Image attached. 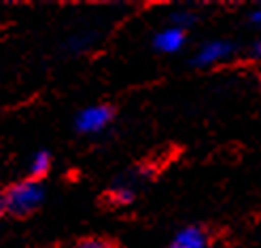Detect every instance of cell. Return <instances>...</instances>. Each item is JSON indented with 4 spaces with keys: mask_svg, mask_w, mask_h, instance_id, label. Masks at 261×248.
Here are the masks:
<instances>
[{
    "mask_svg": "<svg viewBox=\"0 0 261 248\" xmlns=\"http://www.w3.org/2000/svg\"><path fill=\"white\" fill-rule=\"evenodd\" d=\"M43 202H45V187L41 185V180L34 178L19 180L5 191V208L9 214L15 216L32 214L34 210L41 208Z\"/></svg>",
    "mask_w": 261,
    "mask_h": 248,
    "instance_id": "obj_1",
    "label": "cell"
},
{
    "mask_svg": "<svg viewBox=\"0 0 261 248\" xmlns=\"http://www.w3.org/2000/svg\"><path fill=\"white\" fill-rule=\"evenodd\" d=\"M115 119V111L109 104H94V106H87L83 111L76 113L74 117V129L79 134L85 136H94L104 132Z\"/></svg>",
    "mask_w": 261,
    "mask_h": 248,
    "instance_id": "obj_2",
    "label": "cell"
},
{
    "mask_svg": "<svg viewBox=\"0 0 261 248\" xmlns=\"http://www.w3.org/2000/svg\"><path fill=\"white\" fill-rule=\"evenodd\" d=\"M233 53H236V45L231 41H211V43H204L195 56L191 58V64L195 68H211L215 64H221L229 60Z\"/></svg>",
    "mask_w": 261,
    "mask_h": 248,
    "instance_id": "obj_3",
    "label": "cell"
},
{
    "mask_svg": "<svg viewBox=\"0 0 261 248\" xmlns=\"http://www.w3.org/2000/svg\"><path fill=\"white\" fill-rule=\"evenodd\" d=\"M187 43V34L185 30L176 28V25H166L158 34L153 36V49L160 53H178Z\"/></svg>",
    "mask_w": 261,
    "mask_h": 248,
    "instance_id": "obj_4",
    "label": "cell"
},
{
    "mask_svg": "<svg viewBox=\"0 0 261 248\" xmlns=\"http://www.w3.org/2000/svg\"><path fill=\"white\" fill-rule=\"evenodd\" d=\"M168 248H208V236L206 231L198 225H189L176 231L174 240Z\"/></svg>",
    "mask_w": 261,
    "mask_h": 248,
    "instance_id": "obj_5",
    "label": "cell"
},
{
    "mask_svg": "<svg viewBox=\"0 0 261 248\" xmlns=\"http://www.w3.org/2000/svg\"><path fill=\"white\" fill-rule=\"evenodd\" d=\"M136 182L132 178H123V180H117L115 187L111 189V200L119 206H129L136 200Z\"/></svg>",
    "mask_w": 261,
    "mask_h": 248,
    "instance_id": "obj_6",
    "label": "cell"
},
{
    "mask_svg": "<svg viewBox=\"0 0 261 248\" xmlns=\"http://www.w3.org/2000/svg\"><path fill=\"white\" fill-rule=\"evenodd\" d=\"M51 170V155L47 151H36L30 161H28V172H30V178L34 180H41L47 172Z\"/></svg>",
    "mask_w": 261,
    "mask_h": 248,
    "instance_id": "obj_7",
    "label": "cell"
},
{
    "mask_svg": "<svg viewBox=\"0 0 261 248\" xmlns=\"http://www.w3.org/2000/svg\"><path fill=\"white\" fill-rule=\"evenodd\" d=\"M87 45H89V36H72L66 47H70V51H83Z\"/></svg>",
    "mask_w": 261,
    "mask_h": 248,
    "instance_id": "obj_8",
    "label": "cell"
},
{
    "mask_svg": "<svg viewBox=\"0 0 261 248\" xmlns=\"http://www.w3.org/2000/svg\"><path fill=\"white\" fill-rule=\"evenodd\" d=\"M76 248H113L107 240H100V238H89V240H83Z\"/></svg>",
    "mask_w": 261,
    "mask_h": 248,
    "instance_id": "obj_9",
    "label": "cell"
},
{
    "mask_svg": "<svg viewBox=\"0 0 261 248\" xmlns=\"http://www.w3.org/2000/svg\"><path fill=\"white\" fill-rule=\"evenodd\" d=\"M251 23H253V25H257V23H261V13H259L257 9H255V11L251 13Z\"/></svg>",
    "mask_w": 261,
    "mask_h": 248,
    "instance_id": "obj_10",
    "label": "cell"
},
{
    "mask_svg": "<svg viewBox=\"0 0 261 248\" xmlns=\"http://www.w3.org/2000/svg\"><path fill=\"white\" fill-rule=\"evenodd\" d=\"M7 214V208H5V191H0V216Z\"/></svg>",
    "mask_w": 261,
    "mask_h": 248,
    "instance_id": "obj_11",
    "label": "cell"
}]
</instances>
